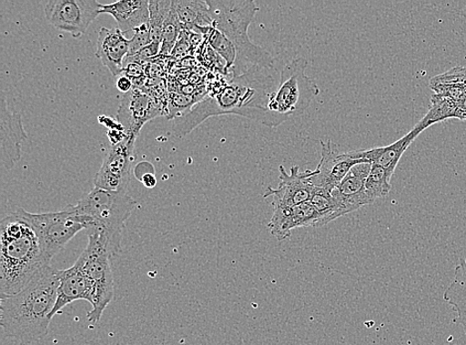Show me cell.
Returning a JSON list of instances; mask_svg holds the SVG:
<instances>
[{
    "instance_id": "1",
    "label": "cell",
    "mask_w": 466,
    "mask_h": 345,
    "mask_svg": "<svg viewBox=\"0 0 466 345\" xmlns=\"http://www.w3.org/2000/svg\"><path fill=\"white\" fill-rule=\"evenodd\" d=\"M268 69L254 66L240 76L231 78L214 96H206L181 117L176 118L172 132L177 137L190 134L208 117L238 115L268 125V103L279 82Z\"/></svg>"
},
{
    "instance_id": "2",
    "label": "cell",
    "mask_w": 466,
    "mask_h": 345,
    "mask_svg": "<svg viewBox=\"0 0 466 345\" xmlns=\"http://www.w3.org/2000/svg\"><path fill=\"white\" fill-rule=\"evenodd\" d=\"M58 286V269L49 266L21 292L2 299L0 325L5 336L23 343L45 339L56 305Z\"/></svg>"
},
{
    "instance_id": "3",
    "label": "cell",
    "mask_w": 466,
    "mask_h": 345,
    "mask_svg": "<svg viewBox=\"0 0 466 345\" xmlns=\"http://www.w3.org/2000/svg\"><path fill=\"white\" fill-rule=\"evenodd\" d=\"M46 267L34 226L17 211L8 215L0 223V298L21 292Z\"/></svg>"
},
{
    "instance_id": "4",
    "label": "cell",
    "mask_w": 466,
    "mask_h": 345,
    "mask_svg": "<svg viewBox=\"0 0 466 345\" xmlns=\"http://www.w3.org/2000/svg\"><path fill=\"white\" fill-rule=\"evenodd\" d=\"M214 21L213 27L229 39L237 51L233 77L240 76L248 69L258 66L274 67L275 59L268 50L255 45L248 37L250 27L259 8L254 0H206Z\"/></svg>"
},
{
    "instance_id": "5",
    "label": "cell",
    "mask_w": 466,
    "mask_h": 345,
    "mask_svg": "<svg viewBox=\"0 0 466 345\" xmlns=\"http://www.w3.org/2000/svg\"><path fill=\"white\" fill-rule=\"evenodd\" d=\"M137 204L127 193L94 188L74 208L88 220L86 229L96 228L104 233L114 257L121 251L125 225Z\"/></svg>"
},
{
    "instance_id": "6",
    "label": "cell",
    "mask_w": 466,
    "mask_h": 345,
    "mask_svg": "<svg viewBox=\"0 0 466 345\" xmlns=\"http://www.w3.org/2000/svg\"><path fill=\"white\" fill-rule=\"evenodd\" d=\"M307 59L291 60L280 72L277 89L270 94L268 103V127H277L305 113L320 90L316 81L306 71Z\"/></svg>"
},
{
    "instance_id": "7",
    "label": "cell",
    "mask_w": 466,
    "mask_h": 345,
    "mask_svg": "<svg viewBox=\"0 0 466 345\" xmlns=\"http://www.w3.org/2000/svg\"><path fill=\"white\" fill-rule=\"evenodd\" d=\"M86 231L89 242L77 262L94 288L92 310L88 312L86 319L92 323H96L100 321L104 310L114 299L115 287L111 266L113 256L102 231L96 228Z\"/></svg>"
},
{
    "instance_id": "8",
    "label": "cell",
    "mask_w": 466,
    "mask_h": 345,
    "mask_svg": "<svg viewBox=\"0 0 466 345\" xmlns=\"http://www.w3.org/2000/svg\"><path fill=\"white\" fill-rule=\"evenodd\" d=\"M30 222L38 237L43 259L51 266L53 258L66 246L76 235L88 228L89 222L67 205L61 211L35 214L24 208L16 209Z\"/></svg>"
},
{
    "instance_id": "9",
    "label": "cell",
    "mask_w": 466,
    "mask_h": 345,
    "mask_svg": "<svg viewBox=\"0 0 466 345\" xmlns=\"http://www.w3.org/2000/svg\"><path fill=\"white\" fill-rule=\"evenodd\" d=\"M136 136L127 135L120 144L111 146L95 178V188L127 193L136 159Z\"/></svg>"
},
{
    "instance_id": "10",
    "label": "cell",
    "mask_w": 466,
    "mask_h": 345,
    "mask_svg": "<svg viewBox=\"0 0 466 345\" xmlns=\"http://www.w3.org/2000/svg\"><path fill=\"white\" fill-rule=\"evenodd\" d=\"M101 7L96 0H50L45 13L52 26L80 38L101 15Z\"/></svg>"
},
{
    "instance_id": "11",
    "label": "cell",
    "mask_w": 466,
    "mask_h": 345,
    "mask_svg": "<svg viewBox=\"0 0 466 345\" xmlns=\"http://www.w3.org/2000/svg\"><path fill=\"white\" fill-rule=\"evenodd\" d=\"M166 107L155 96L134 88L120 96L116 121L124 127L127 135L137 137L147 122L164 115Z\"/></svg>"
},
{
    "instance_id": "12",
    "label": "cell",
    "mask_w": 466,
    "mask_h": 345,
    "mask_svg": "<svg viewBox=\"0 0 466 345\" xmlns=\"http://www.w3.org/2000/svg\"><path fill=\"white\" fill-rule=\"evenodd\" d=\"M279 171V187L277 188L268 187L264 193V198H273L274 210L290 208L310 200L318 189L309 181V178L313 175V170L308 169L301 172L299 167H292L289 174L285 167L280 166Z\"/></svg>"
},
{
    "instance_id": "13",
    "label": "cell",
    "mask_w": 466,
    "mask_h": 345,
    "mask_svg": "<svg viewBox=\"0 0 466 345\" xmlns=\"http://www.w3.org/2000/svg\"><path fill=\"white\" fill-rule=\"evenodd\" d=\"M320 161L309 181L321 190L331 193L354 166L367 163L365 160L353 158L350 152L339 153L333 148L331 139L327 142L320 141Z\"/></svg>"
},
{
    "instance_id": "14",
    "label": "cell",
    "mask_w": 466,
    "mask_h": 345,
    "mask_svg": "<svg viewBox=\"0 0 466 345\" xmlns=\"http://www.w3.org/2000/svg\"><path fill=\"white\" fill-rule=\"evenodd\" d=\"M26 139L27 134L21 115L8 110L3 96L0 107V152L4 168L9 170L15 167L23 155V146Z\"/></svg>"
},
{
    "instance_id": "15",
    "label": "cell",
    "mask_w": 466,
    "mask_h": 345,
    "mask_svg": "<svg viewBox=\"0 0 466 345\" xmlns=\"http://www.w3.org/2000/svg\"><path fill=\"white\" fill-rule=\"evenodd\" d=\"M320 213L308 201L287 209H275L268 228L279 241L289 238L292 230L302 228H321Z\"/></svg>"
},
{
    "instance_id": "16",
    "label": "cell",
    "mask_w": 466,
    "mask_h": 345,
    "mask_svg": "<svg viewBox=\"0 0 466 345\" xmlns=\"http://www.w3.org/2000/svg\"><path fill=\"white\" fill-rule=\"evenodd\" d=\"M371 167L370 163L354 166L340 185L331 192L344 215L359 210L365 205L374 203L368 196L365 188Z\"/></svg>"
},
{
    "instance_id": "17",
    "label": "cell",
    "mask_w": 466,
    "mask_h": 345,
    "mask_svg": "<svg viewBox=\"0 0 466 345\" xmlns=\"http://www.w3.org/2000/svg\"><path fill=\"white\" fill-rule=\"evenodd\" d=\"M58 297L51 319L56 317L62 309L76 300L84 299L89 301L91 305L93 304V285L77 261L69 269H58Z\"/></svg>"
},
{
    "instance_id": "18",
    "label": "cell",
    "mask_w": 466,
    "mask_h": 345,
    "mask_svg": "<svg viewBox=\"0 0 466 345\" xmlns=\"http://www.w3.org/2000/svg\"><path fill=\"white\" fill-rule=\"evenodd\" d=\"M424 131L425 129L417 124L410 133L391 145L371 149L353 150L350 154L353 158L362 159L371 165L383 167L393 177L400 159L402 158L411 143Z\"/></svg>"
},
{
    "instance_id": "19",
    "label": "cell",
    "mask_w": 466,
    "mask_h": 345,
    "mask_svg": "<svg viewBox=\"0 0 466 345\" xmlns=\"http://www.w3.org/2000/svg\"><path fill=\"white\" fill-rule=\"evenodd\" d=\"M129 52V39L120 28L102 27L96 41V56L114 76L124 72L125 61Z\"/></svg>"
},
{
    "instance_id": "20",
    "label": "cell",
    "mask_w": 466,
    "mask_h": 345,
    "mask_svg": "<svg viewBox=\"0 0 466 345\" xmlns=\"http://www.w3.org/2000/svg\"><path fill=\"white\" fill-rule=\"evenodd\" d=\"M112 15L118 28L124 34L129 31H136L149 23V2L148 0H121L112 5H103L101 15Z\"/></svg>"
},
{
    "instance_id": "21",
    "label": "cell",
    "mask_w": 466,
    "mask_h": 345,
    "mask_svg": "<svg viewBox=\"0 0 466 345\" xmlns=\"http://www.w3.org/2000/svg\"><path fill=\"white\" fill-rule=\"evenodd\" d=\"M173 4L184 29L198 35L209 34L214 21L208 3L200 0H173Z\"/></svg>"
},
{
    "instance_id": "22",
    "label": "cell",
    "mask_w": 466,
    "mask_h": 345,
    "mask_svg": "<svg viewBox=\"0 0 466 345\" xmlns=\"http://www.w3.org/2000/svg\"><path fill=\"white\" fill-rule=\"evenodd\" d=\"M443 299L457 312L466 334V257L455 267L452 282L444 292Z\"/></svg>"
},
{
    "instance_id": "23",
    "label": "cell",
    "mask_w": 466,
    "mask_h": 345,
    "mask_svg": "<svg viewBox=\"0 0 466 345\" xmlns=\"http://www.w3.org/2000/svg\"><path fill=\"white\" fill-rule=\"evenodd\" d=\"M459 103L448 96L433 94L431 98L429 112L418 123L422 128L427 129L432 125L453 118L459 107Z\"/></svg>"
},
{
    "instance_id": "24",
    "label": "cell",
    "mask_w": 466,
    "mask_h": 345,
    "mask_svg": "<svg viewBox=\"0 0 466 345\" xmlns=\"http://www.w3.org/2000/svg\"><path fill=\"white\" fill-rule=\"evenodd\" d=\"M172 7V0H150L149 2V30L151 41L160 43L162 29Z\"/></svg>"
},
{
    "instance_id": "25",
    "label": "cell",
    "mask_w": 466,
    "mask_h": 345,
    "mask_svg": "<svg viewBox=\"0 0 466 345\" xmlns=\"http://www.w3.org/2000/svg\"><path fill=\"white\" fill-rule=\"evenodd\" d=\"M392 176L381 167L372 165L370 174L366 180V192L370 199L375 202L379 198H384L392 188Z\"/></svg>"
},
{
    "instance_id": "26",
    "label": "cell",
    "mask_w": 466,
    "mask_h": 345,
    "mask_svg": "<svg viewBox=\"0 0 466 345\" xmlns=\"http://www.w3.org/2000/svg\"><path fill=\"white\" fill-rule=\"evenodd\" d=\"M182 31V25L177 15L175 4L172 0V7L164 29H162L161 46L159 56H169L177 46Z\"/></svg>"
},
{
    "instance_id": "27",
    "label": "cell",
    "mask_w": 466,
    "mask_h": 345,
    "mask_svg": "<svg viewBox=\"0 0 466 345\" xmlns=\"http://www.w3.org/2000/svg\"><path fill=\"white\" fill-rule=\"evenodd\" d=\"M309 202L320 213L322 218V225H327L339 218L344 214L338 201L332 197V194L319 188L314 192Z\"/></svg>"
},
{
    "instance_id": "28",
    "label": "cell",
    "mask_w": 466,
    "mask_h": 345,
    "mask_svg": "<svg viewBox=\"0 0 466 345\" xmlns=\"http://www.w3.org/2000/svg\"><path fill=\"white\" fill-rule=\"evenodd\" d=\"M208 42L212 49L225 60V71L230 72L237 59V51L233 43L214 27L208 34Z\"/></svg>"
},
{
    "instance_id": "29",
    "label": "cell",
    "mask_w": 466,
    "mask_h": 345,
    "mask_svg": "<svg viewBox=\"0 0 466 345\" xmlns=\"http://www.w3.org/2000/svg\"><path fill=\"white\" fill-rule=\"evenodd\" d=\"M197 100L191 95L175 94L170 96L167 104V117L169 120L186 116L191 109Z\"/></svg>"
},
{
    "instance_id": "30",
    "label": "cell",
    "mask_w": 466,
    "mask_h": 345,
    "mask_svg": "<svg viewBox=\"0 0 466 345\" xmlns=\"http://www.w3.org/2000/svg\"><path fill=\"white\" fill-rule=\"evenodd\" d=\"M438 85L466 86V67H455L447 73L439 75V76L431 79V88Z\"/></svg>"
},
{
    "instance_id": "31",
    "label": "cell",
    "mask_w": 466,
    "mask_h": 345,
    "mask_svg": "<svg viewBox=\"0 0 466 345\" xmlns=\"http://www.w3.org/2000/svg\"><path fill=\"white\" fill-rule=\"evenodd\" d=\"M150 43H153V41H151L150 30L147 24L137 29L134 37L129 39V52L127 57L135 56L136 53L149 46Z\"/></svg>"
},
{
    "instance_id": "32",
    "label": "cell",
    "mask_w": 466,
    "mask_h": 345,
    "mask_svg": "<svg viewBox=\"0 0 466 345\" xmlns=\"http://www.w3.org/2000/svg\"><path fill=\"white\" fill-rule=\"evenodd\" d=\"M160 46H161L160 43H157V42L150 43L149 46H147L144 49L136 53L135 56H133L131 57H127L125 63L136 62V63L143 64L147 60L159 56ZM124 66H125V65H124Z\"/></svg>"
},
{
    "instance_id": "33",
    "label": "cell",
    "mask_w": 466,
    "mask_h": 345,
    "mask_svg": "<svg viewBox=\"0 0 466 345\" xmlns=\"http://www.w3.org/2000/svg\"><path fill=\"white\" fill-rule=\"evenodd\" d=\"M116 88L122 94H127L129 91H132L135 87L132 79H129L128 77L125 76V75H122V76L116 81Z\"/></svg>"
},
{
    "instance_id": "34",
    "label": "cell",
    "mask_w": 466,
    "mask_h": 345,
    "mask_svg": "<svg viewBox=\"0 0 466 345\" xmlns=\"http://www.w3.org/2000/svg\"><path fill=\"white\" fill-rule=\"evenodd\" d=\"M143 181L144 185L147 188H154L157 186V178L154 174H151V172H144L142 178H139Z\"/></svg>"
}]
</instances>
